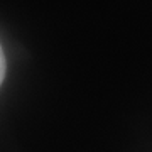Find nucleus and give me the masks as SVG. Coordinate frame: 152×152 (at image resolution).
<instances>
[{"instance_id":"1","label":"nucleus","mask_w":152,"mask_h":152,"mask_svg":"<svg viewBox=\"0 0 152 152\" xmlns=\"http://www.w3.org/2000/svg\"><path fill=\"white\" fill-rule=\"evenodd\" d=\"M5 56H4V51H2V46H0V85L5 78Z\"/></svg>"}]
</instances>
